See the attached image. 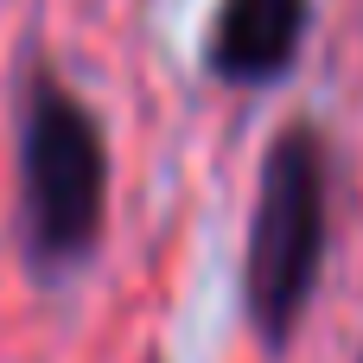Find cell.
Returning <instances> with one entry per match:
<instances>
[{
  "mask_svg": "<svg viewBox=\"0 0 363 363\" xmlns=\"http://www.w3.org/2000/svg\"><path fill=\"white\" fill-rule=\"evenodd\" d=\"M108 230V128L51 70H26L19 102V262L38 287L83 274Z\"/></svg>",
  "mask_w": 363,
  "mask_h": 363,
  "instance_id": "6da1fadb",
  "label": "cell"
},
{
  "mask_svg": "<svg viewBox=\"0 0 363 363\" xmlns=\"http://www.w3.org/2000/svg\"><path fill=\"white\" fill-rule=\"evenodd\" d=\"M332 249V153L313 121H287L255 172V211L242 242V313L268 357H281L325 281Z\"/></svg>",
  "mask_w": 363,
  "mask_h": 363,
  "instance_id": "7a4b0ae2",
  "label": "cell"
},
{
  "mask_svg": "<svg viewBox=\"0 0 363 363\" xmlns=\"http://www.w3.org/2000/svg\"><path fill=\"white\" fill-rule=\"evenodd\" d=\"M313 0H217L204 32V77L223 89H274L300 70Z\"/></svg>",
  "mask_w": 363,
  "mask_h": 363,
  "instance_id": "3957f363",
  "label": "cell"
},
{
  "mask_svg": "<svg viewBox=\"0 0 363 363\" xmlns=\"http://www.w3.org/2000/svg\"><path fill=\"white\" fill-rule=\"evenodd\" d=\"M147 363H160V357H147Z\"/></svg>",
  "mask_w": 363,
  "mask_h": 363,
  "instance_id": "277c9868",
  "label": "cell"
},
{
  "mask_svg": "<svg viewBox=\"0 0 363 363\" xmlns=\"http://www.w3.org/2000/svg\"><path fill=\"white\" fill-rule=\"evenodd\" d=\"M357 363H363V357H357Z\"/></svg>",
  "mask_w": 363,
  "mask_h": 363,
  "instance_id": "5b68a950",
  "label": "cell"
}]
</instances>
